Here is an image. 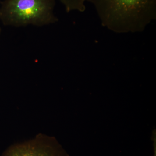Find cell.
<instances>
[{
    "instance_id": "1",
    "label": "cell",
    "mask_w": 156,
    "mask_h": 156,
    "mask_svg": "<svg viewBox=\"0 0 156 156\" xmlns=\"http://www.w3.org/2000/svg\"><path fill=\"white\" fill-rule=\"evenodd\" d=\"M103 26L118 34L143 31L156 19V0H88Z\"/></svg>"
},
{
    "instance_id": "2",
    "label": "cell",
    "mask_w": 156,
    "mask_h": 156,
    "mask_svg": "<svg viewBox=\"0 0 156 156\" xmlns=\"http://www.w3.org/2000/svg\"><path fill=\"white\" fill-rule=\"evenodd\" d=\"M56 0H5L0 7L4 25L41 27L58 21L54 13Z\"/></svg>"
},
{
    "instance_id": "3",
    "label": "cell",
    "mask_w": 156,
    "mask_h": 156,
    "mask_svg": "<svg viewBox=\"0 0 156 156\" xmlns=\"http://www.w3.org/2000/svg\"><path fill=\"white\" fill-rule=\"evenodd\" d=\"M1 156H69L57 140L40 134L33 139L11 145Z\"/></svg>"
},
{
    "instance_id": "4",
    "label": "cell",
    "mask_w": 156,
    "mask_h": 156,
    "mask_svg": "<svg viewBox=\"0 0 156 156\" xmlns=\"http://www.w3.org/2000/svg\"><path fill=\"white\" fill-rule=\"evenodd\" d=\"M64 6L67 12L73 11L83 12L86 10V2L88 0H58Z\"/></svg>"
},
{
    "instance_id": "5",
    "label": "cell",
    "mask_w": 156,
    "mask_h": 156,
    "mask_svg": "<svg viewBox=\"0 0 156 156\" xmlns=\"http://www.w3.org/2000/svg\"></svg>"
}]
</instances>
